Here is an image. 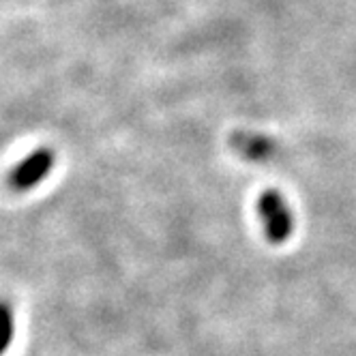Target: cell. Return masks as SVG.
Wrapping results in <instances>:
<instances>
[{
	"label": "cell",
	"mask_w": 356,
	"mask_h": 356,
	"mask_svg": "<svg viewBox=\"0 0 356 356\" xmlns=\"http://www.w3.org/2000/svg\"><path fill=\"white\" fill-rule=\"evenodd\" d=\"M258 215L270 245H284L294 234V215L277 189H266L258 197Z\"/></svg>",
	"instance_id": "6da1fadb"
},
{
	"label": "cell",
	"mask_w": 356,
	"mask_h": 356,
	"mask_svg": "<svg viewBox=\"0 0 356 356\" xmlns=\"http://www.w3.org/2000/svg\"><path fill=\"white\" fill-rule=\"evenodd\" d=\"M54 150L52 148H39L35 152H31V155L24 159L22 163H17L7 183L13 191H26V189H33L37 187L43 178L49 174V170L54 168Z\"/></svg>",
	"instance_id": "7a4b0ae2"
},
{
	"label": "cell",
	"mask_w": 356,
	"mask_h": 356,
	"mask_svg": "<svg viewBox=\"0 0 356 356\" xmlns=\"http://www.w3.org/2000/svg\"><path fill=\"white\" fill-rule=\"evenodd\" d=\"M11 337H13V314L9 305L0 302V356L9 348Z\"/></svg>",
	"instance_id": "3957f363"
}]
</instances>
